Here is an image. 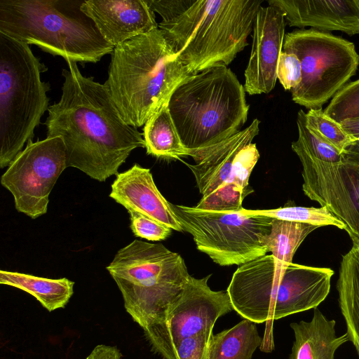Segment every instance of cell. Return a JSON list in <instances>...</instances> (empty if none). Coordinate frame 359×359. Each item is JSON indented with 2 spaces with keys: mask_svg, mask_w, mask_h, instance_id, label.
<instances>
[{
  "mask_svg": "<svg viewBox=\"0 0 359 359\" xmlns=\"http://www.w3.org/2000/svg\"><path fill=\"white\" fill-rule=\"evenodd\" d=\"M67 63L60 99L48 110L47 137L62 138L67 168L104 182L132 151L145 148L143 134L123 121L104 83L82 74L76 62Z\"/></svg>",
  "mask_w": 359,
  "mask_h": 359,
  "instance_id": "cell-1",
  "label": "cell"
},
{
  "mask_svg": "<svg viewBox=\"0 0 359 359\" xmlns=\"http://www.w3.org/2000/svg\"><path fill=\"white\" fill-rule=\"evenodd\" d=\"M158 28L194 74L228 66L248 45L262 0H147Z\"/></svg>",
  "mask_w": 359,
  "mask_h": 359,
  "instance_id": "cell-2",
  "label": "cell"
},
{
  "mask_svg": "<svg viewBox=\"0 0 359 359\" xmlns=\"http://www.w3.org/2000/svg\"><path fill=\"white\" fill-rule=\"evenodd\" d=\"M193 74L158 28L114 47L104 85L123 121L138 128Z\"/></svg>",
  "mask_w": 359,
  "mask_h": 359,
  "instance_id": "cell-3",
  "label": "cell"
},
{
  "mask_svg": "<svg viewBox=\"0 0 359 359\" xmlns=\"http://www.w3.org/2000/svg\"><path fill=\"white\" fill-rule=\"evenodd\" d=\"M245 93L222 64L187 77L174 89L168 102L170 114L195 163L241 130L250 109Z\"/></svg>",
  "mask_w": 359,
  "mask_h": 359,
  "instance_id": "cell-4",
  "label": "cell"
},
{
  "mask_svg": "<svg viewBox=\"0 0 359 359\" xmlns=\"http://www.w3.org/2000/svg\"><path fill=\"white\" fill-rule=\"evenodd\" d=\"M333 275L330 268L284 264L264 255L241 265L226 292L241 317L262 323L318 308Z\"/></svg>",
  "mask_w": 359,
  "mask_h": 359,
  "instance_id": "cell-5",
  "label": "cell"
},
{
  "mask_svg": "<svg viewBox=\"0 0 359 359\" xmlns=\"http://www.w3.org/2000/svg\"><path fill=\"white\" fill-rule=\"evenodd\" d=\"M84 0H0V32L65 61L96 63L114 47L81 9Z\"/></svg>",
  "mask_w": 359,
  "mask_h": 359,
  "instance_id": "cell-6",
  "label": "cell"
},
{
  "mask_svg": "<svg viewBox=\"0 0 359 359\" xmlns=\"http://www.w3.org/2000/svg\"><path fill=\"white\" fill-rule=\"evenodd\" d=\"M106 269L142 330L162 316L191 277L180 254L137 239L118 250Z\"/></svg>",
  "mask_w": 359,
  "mask_h": 359,
  "instance_id": "cell-7",
  "label": "cell"
},
{
  "mask_svg": "<svg viewBox=\"0 0 359 359\" xmlns=\"http://www.w3.org/2000/svg\"><path fill=\"white\" fill-rule=\"evenodd\" d=\"M48 67L29 45L0 32V168L8 167L32 140L49 108Z\"/></svg>",
  "mask_w": 359,
  "mask_h": 359,
  "instance_id": "cell-8",
  "label": "cell"
},
{
  "mask_svg": "<svg viewBox=\"0 0 359 359\" xmlns=\"http://www.w3.org/2000/svg\"><path fill=\"white\" fill-rule=\"evenodd\" d=\"M283 51L294 54L300 61L302 81L290 92L292 100L309 110L321 109L332 100L359 66L353 43L311 28L285 34Z\"/></svg>",
  "mask_w": 359,
  "mask_h": 359,
  "instance_id": "cell-9",
  "label": "cell"
},
{
  "mask_svg": "<svg viewBox=\"0 0 359 359\" xmlns=\"http://www.w3.org/2000/svg\"><path fill=\"white\" fill-rule=\"evenodd\" d=\"M184 231L198 250L220 266L242 265L266 255L265 238L273 219L244 214L240 210L219 211L171 203Z\"/></svg>",
  "mask_w": 359,
  "mask_h": 359,
  "instance_id": "cell-10",
  "label": "cell"
},
{
  "mask_svg": "<svg viewBox=\"0 0 359 359\" xmlns=\"http://www.w3.org/2000/svg\"><path fill=\"white\" fill-rule=\"evenodd\" d=\"M211 275L191 276L181 294L155 323L143 329L152 349L170 359L182 339L212 331L217 320L233 310L226 291H214L208 285Z\"/></svg>",
  "mask_w": 359,
  "mask_h": 359,
  "instance_id": "cell-11",
  "label": "cell"
},
{
  "mask_svg": "<svg viewBox=\"0 0 359 359\" xmlns=\"http://www.w3.org/2000/svg\"><path fill=\"white\" fill-rule=\"evenodd\" d=\"M67 168L61 137L31 140L8 166L1 184L12 194L16 210L36 219L47 212L49 195Z\"/></svg>",
  "mask_w": 359,
  "mask_h": 359,
  "instance_id": "cell-12",
  "label": "cell"
},
{
  "mask_svg": "<svg viewBox=\"0 0 359 359\" xmlns=\"http://www.w3.org/2000/svg\"><path fill=\"white\" fill-rule=\"evenodd\" d=\"M302 165V190L345 225L351 240L359 241V162L345 157L337 163L310 156L295 141L291 144Z\"/></svg>",
  "mask_w": 359,
  "mask_h": 359,
  "instance_id": "cell-13",
  "label": "cell"
},
{
  "mask_svg": "<svg viewBox=\"0 0 359 359\" xmlns=\"http://www.w3.org/2000/svg\"><path fill=\"white\" fill-rule=\"evenodd\" d=\"M259 123L255 118L247 128L212 147L198 162L185 163L202 196L196 208L219 211L243 208L231 184L233 163L239 151L258 135Z\"/></svg>",
  "mask_w": 359,
  "mask_h": 359,
  "instance_id": "cell-14",
  "label": "cell"
},
{
  "mask_svg": "<svg viewBox=\"0 0 359 359\" xmlns=\"http://www.w3.org/2000/svg\"><path fill=\"white\" fill-rule=\"evenodd\" d=\"M286 22L278 8L261 6L252 28V43L245 70V92L250 95L270 93L277 81V67L285 38Z\"/></svg>",
  "mask_w": 359,
  "mask_h": 359,
  "instance_id": "cell-15",
  "label": "cell"
},
{
  "mask_svg": "<svg viewBox=\"0 0 359 359\" xmlns=\"http://www.w3.org/2000/svg\"><path fill=\"white\" fill-rule=\"evenodd\" d=\"M81 9L114 47L158 28L147 0H84Z\"/></svg>",
  "mask_w": 359,
  "mask_h": 359,
  "instance_id": "cell-16",
  "label": "cell"
},
{
  "mask_svg": "<svg viewBox=\"0 0 359 359\" xmlns=\"http://www.w3.org/2000/svg\"><path fill=\"white\" fill-rule=\"evenodd\" d=\"M267 3L283 13L290 27H309L323 32L340 31L349 36L359 34V0H268Z\"/></svg>",
  "mask_w": 359,
  "mask_h": 359,
  "instance_id": "cell-17",
  "label": "cell"
},
{
  "mask_svg": "<svg viewBox=\"0 0 359 359\" xmlns=\"http://www.w3.org/2000/svg\"><path fill=\"white\" fill-rule=\"evenodd\" d=\"M109 197L128 211H135L177 231H184L171 203L158 189L150 169L135 163L118 173Z\"/></svg>",
  "mask_w": 359,
  "mask_h": 359,
  "instance_id": "cell-18",
  "label": "cell"
},
{
  "mask_svg": "<svg viewBox=\"0 0 359 359\" xmlns=\"http://www.w3.org/2000/svg\"><path fill=\"white\" fill-rule=\"evenodd\" d=\"M335 325L318 308L310 321L292 323L294 341L289 359H334L336 351L348 341L346 333L337 336Z\"/></svg>",
  "mask_w": 359,
  "mask_h": 359,
  "instance_id": "cell-19",
  "label": "cell"
},
{
  "mask_svg": "<svg viewBox=\"0 0 359 359\" xmlns=\"http://www.w3.org/2000/svg\"><path fill=\"white\" fill-rule=\"evenodd\" d=\"M352 243L350 250L342 257L336 287L346 333L359 357V241Z\"/></svg>",
  "mask_w": 359,
  "mask_h": 359,
  "instance_id": "cell-20",
  "label": "cell"
},
{
  "mask_svg": "<svg viewBox=\"0 0 359 359\" xmlns=\"http://www.w3.org/2000/svg\"><path fill=\"white\" fill-rule=\"evenodd\" d=\"M0 283L22 290L35 297L48 311L65 308L74 294V282L0 271Z\"/></svg>",
  "mask_w": 359,
  "mask_h": 359,
  "instance_id": "cell-21",
  "label": "cell"
},
{
  "mask_svg": "<svg viewBox=\"0 0 359 359\" xmlns=\"http://www.w3.org/2000/svg\"><path fill=\"white\" fill-rule=\"evenodd\" d=\"M142 134L148 155L179 160L191 156L190 150L181 141L168 102L146 122Z\"/></svg>",
  "mask_w": 359,
  "mask_h": 359,
  "instance_id": "cell-22",
  "label": "cell"
},
{
  "mask_svg": "<svg viewBox=\"0 0 359 359\" xmlns=\"http://www.w3.org/2000/svg\"><path fill=\"white\" fill-rule=\"evenodd\" d=\"M261 344L255 323L244 319L213 336L210 359H251Z\"/></svg>",
  "mask_w": 359,
  "mask_h": 359,
  "instance_id": "cell-23",
  "label": "cell"
},
{
  "mask_svg": "<svg viewBox=\"0 0 359 359\" xmlns=\"http://www.w3.org/2000/svg\"><path fill=\"white\" fill-rule=\"evenodd\" d=\"M318 228L308 224L273 219L271 231L265 238L266 251L284 264L292 263L299 245Z\"/></svg>",
  "mask_w": 359,
  "mask_h": 359,
  "instance_id": "cell-24",
  "label": "cell"
},
{
  "mask_svg": "<svg viewBox=\"0 0 359 359\" xmlns=\"http://www.w3.org/2000/svg\"><path fill=\"white\" fill-rule=\"evenodd\" d=\"M241 212L244 214L257 215L272 219L288 222L304 223L318 226H334L344 229L345 225L334 217L326 207H301L285 205L276 209L248 210L242 208Z\"/></svg>",
  "mask_w": 359,
  "mask_h": 359,
  "instance_id": "cell-25",
  "label": "cell"
},
{
  "mask_svg": "<svg viewBox=\"0 0 359 359\" xmlns=\"http://www.w3.org/2000/svg\"><path fill=\"white\" fill-rule=\"evenodd\" d=\"M298 138L295 142L317 160L337 163L343 161L344 154L335 147L313 130L306 123V112L300 109L297 116Z\"/></svg>",
  "mask_w": 359,
  "mask_h": 359,
  "instance_id": "cell-26",
  "label": "cell"
},
{
  "mask_svg": "<svg viewBox=\"0 0 359 359\" xmlns=\"http://www.w3.org/2000/svg\"><path fill=\"white\" fill-rule=\"evenodd\" d=\"M307 125L343 154L355 141L345 132L341 124L326 115L321 109L306 113Z\"/></svg>",
  "mask_w": 359,
  "mask_h": 359,
  "instance_id": "cell-27",
  "label": "cell"
},
{
  "mask_svg": "<svg viewBox=\"0 0 359 359\" xmlns=\"http://www.w3.org/2000/svg\"><path fill=\"white\" fill-rule=\"evenodd\" d=\"M259 158L256 144L249 143L237 154L233 163L231 187L236 196L242 202L253 190L249 188L250 174Z\"/></svg>",
  "mask_w": 359,
  "mask_h": 359,
  "instance_id": "cell-28",
  "label": "cell"
},
{
  "mask_svg": "<svg viewBox=\"0 0 359 359\" xmlns=\"http://www.w3.org/2000/svg\"><path fill=\"white\" fill-rule=\"evenodd\" d=\"M324 112L339 123L359 118V79L344 86L332 98Z\"/></svg>",
  "mask_w": 359,
  "mask_h": 359,
  "instance_id": "cell-29",
  "label": "cell"
},
{
  "mask_svg": "<svg viewBox=\"0 0 359 359\" xmlns=\"http://www.w3.org/2000/svg\"><path fill=\"white\" fill-rule=\"evenodd\" d=\"M212 331H208L180 341L170 359H210Z\"/></svg>",
  "mask_w": 359,
  "mask_h": 359,
  "instance_id": "cell-30",
  "label": "cell"
},
{
  "mask_svg": "<svg viewBox=\"0 0 359 359\" xmlns=\"http://www.w3.org/2000/svg\"><path fill=\"white\" fill-rule=\"evenodd\" d=\"M130 215V229L134 236L151 241L165 240L172 233V229L135 211Z\"/></svg>",
  "mask_w": 359,
  "mask_h": 359,
  "instance_id": "cell-31",
  "label": "cell"
},
{
  "mask_svg": "<svg viewBox=\"0 0 359 359\" xmlns=\"http://www.w3.org/2000/svg\"><path fill=\"white\" fill-rule=\"evenodd\" d=\"M277 79L285 90H291L299 85L302 67L294 54L282 51L278 63Z\"/></svg>",
  "mask_w": 359,
  "mask_h": 359,
  "instance_id": "cell-32",
  "label": "cell"
},
{
  "mask_svg": "<svg viewBox=\"0 0 359 359\" xmlns=\"http://www.w3.org/2000/svg\"><path fill=\"white\" fill-rule=\"evenodd\" d=\"M122 354L116 346H96L86 359H121Z\"/></svg>",
  "mask_w": 359,
  "mask_h": 359,
  "instance_id": "cell-33",
  "label": "cell"
},
{
  "mask_svg": "<svg viewBox=\"0 0 359 359\" xmlns=\"http://www.w3.org/2000/svg\"><path fill=\"white\" fill-rule=\"evenodd\" d=\"M340 124L345 132L355 141L359 140V118L347 120Z\"/></svg>",
  "mask_w": 359,
  "mask_h": 359,
  "instance_id": "cell-34",
  "label": "cell"
},
{
  "mask_svg": "<svg viewBox=\"0 0 359 359\" xmlns=\"http://www.w3.org/2000/svg\"><path fill=\"white\" fill-rule=\"evenodd\" d=\"M344 156L359 162V140L355 141L346 151Z\"/></svg>",
  "mask_w": 359,
  "mask_h": 359,
  "instance_id": "cell-35",
  "label": "cell"
}]
</instances>
